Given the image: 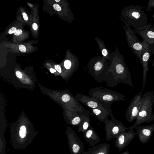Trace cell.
<instances>
[{"label":"cell","mask_w":154,"mask_h":154,"mask_svg":"<svg viewBox=\"0 0 154 154\" xmlns=\"http://www.w3.org/2000/svg\"><path fill=\"white\" fill-rule=\"evenodd\" d=\"M56 69L59 73H61L62 72L60 66L57 65H55L54 66Z\"/></svg>","instance_id":"obj_31"},{"label":"cell","mask_w":154,"mask_h":154,"mask_svg":"<svg viewBox=\"0 0 154 154\" xmlns=\"http://www.w3.org/2000/svg\"><path fill=\"white\" fill-rule=\"evenodd\" d=\"M88 73L97 82L105 81L109 69V62L103 56H99L92 58L87 66Z\"/></svg>","instance_id":"obj_5"},{"label":"cell","mask_w":154,"mask_h":154,"mask_svg":"<svg viewBox=\"0 0 154 154\" xmlns=\"http://www.w3.org/2000/svg\"><path fill=\"white\" fill-rule=\"evenodd\" d=\"M66 135L70 154H82L85 146L75 131L70 127H67Z\"/></svg>","instance_id":"obj_9"},{"label":"cell","mask_w":154,"mask_h":154,"mask_svg":"<svg viewBox=\"0 0 154 154\" xmlns=\"http://www.w3.org/2000/svg\"><path fill=\"white\" fill-rule=\"evenodd\" d=\"M83 133L85 140L88 143L89 145L91 146H95L100 140V138L91 125Z\"/></svg>","instance_id":"obj_19"},{"label":"cell","mask_w":154,"mask_h":154,"mask_svg":"<svg viewBox=\"0 0 154 154\" xmlns=\"http://www.w3.org/2000/svg\"><path fill=\"white\" fill-rule=\"evenodd\" d=\"M106 133V139L109 141L116 138L120 134L129 129L122 123L116 119L113 116L110 120H107L104 122Z\"/></svg>","instance_id":"obj_8"},{"label":"cell","mask_w":154,"mask_h":154,"mask_svg":"<svg viewBox=\"0 0 154 154\" xmlns=\"http://www.w3.org/2000/svg\"><path fill=\"white\" fill-rule=\"evenodd\" d=\"M143 7L139 5H131L124 8L120 13L121 17L134 29L147 24V15Z\"/></svg>","instance_id":"obj_4"},{"label":"cell","mask_w":154,"mask_h":154,"mask_svg":"<svg viewBox=\"0 0 154 154\" xmlns=\"http://www.w3.org/2000/svg\"><path fill=\"white\" fill-rule=\"evenodd\" d=\"M90 113H87L84 116L81 124L79 126L78 132L85 131L91 125L90 123Z\"/></svg>","instance_id":"obj_23"},{"label":"cell","mask_w":154,"mask_h":154,"mask_svg":"<svg viewBox=\"0 0 154 154\" xmlns=\"http://www.w3.org/2000/svg\"><path fill=\"white\" fill-rule=\"evenodd\" d=\"M135 33H137L140 35L149 44L154 42V28L150 24H147L145 25L138 28L134 29Z\"/></svg>","instance_id":"obj_15"},{"label":"cell","mask_w":154,"mask_h":154,"mask_svg":"<svg viewBox=\"0 0 154 154\" xmlns=\"http://www.w3.org/2000/svg\"><path fill=\"white\" fill-rule=\"evenodd\" d=\"M53 7L55 10L57 11H60L61 10V7L57 4H54L53 5Z\"/></svg>","instance_id":"obj_28"},{"label":"cell","mask_w":154,"mask_h":154,"mask_svg":"<svg viewBox=\"0 0 154 154\" xmlns=\"http://www.w3.org/2000/svg\"><path fill=\"white\" fill-rule=\"evenodd\" d=\"M88 94L91 97L106 103L128 100L125 98L126 97L124 95L107 88L94 87L89 90Z\"/></svg>","instance_id":"obj_6"},{"label":"cell","mask_w":154,"mask_h":154,"mask_svg":"<svg viewBox=\"0 0 154 154\" xmlns=\"http://www.w3.org/2000/svg\"><path fill=\"white\" fill-rule=\"evenodd\" d=\"M12 145L17 149H23L29 145L38 134L30 126L24 125L14 127L10 131Z\"/></svg>","instance_id":"obj_2"},{"label":"cell","mask_w":154,"mask_h":154,"mask_svg":"<svg viewBox=\"0 0 154 154\" xmlns=\"http://www.w3.org/2000/svg\"><path fill=\"white\" fill-rule=\"evenodd\" d=\"M61 99L63 102L66 103L68 104L69 110L79 112L87 110L80 104L76 98L70 92L63 94Z\"/></svg>","instance_id":"obj_16"},{"label":"cell","mask_w":154,"mask_h":154,"mask_svg":"<svg viewBox=\"0 0 154 154\" xmlns=\"http://www.w3.org/2000/svg\"><path fill=\"white\" fill-rule=\"evenodd\" d=\"M19 50L22 52L24 53L26 51V48L25 46L22 45H19Z\"/></svg>","instance_id":"obj_27"},{"label":"cell","mask_w":154,"mask_h":154,"mask_svg":"<svg viewBox=\"0 0 154 154\" xmlns=\"http://www.w3.org/2000/svg\"><path fill=\"white\" fill-rule=\"evenodd\" d=\"M110 150V145L104 143L89 148L87 151H84L82 154H109Z\"/></svg>","instance_id":"obj_21"},{"label":"cell","mask_w":154,"mask_h":154,"mask_svg":"<svg viewBox=\"0 0 154 154\" xmlns=\"http://www.w3.org/2000/svg\"><path fill=\"white\" fill-rule=\"evenodd\" d=\"M75 97L79 102L89 108H111L112 103H106L96 98L78 93H76Z\"/></svg>","instance_id":"obj_11"},{"label":"cell","mask_w":154,"mask_h":154,"mask_svg":"<svg viewBox=\"0 0 154 154\" xmlns=\"http://www.w3.org/2000/svg\"><path fill=\"white\" fill-rule=\"evenodd\" d=\"M55 1L56 2H60V0H55Z\"/></svg>","instance_id":"obj_38"},{"label":"cell","mask_w":154,"mask_h":154,"mask_svg":"<svg viewBox=\"0 0 154 154\" xmlns=\"http://www.w3.org/2000/svg\"><path fill=\"white\" fill-rule=\"evenodd\" d=\"M79 66L78 58L76 55L71 53H70L69 59L66 60L64 62V67L66 69L69 70L70 76L76 70Z\"/></svg>","instance_id":"obj_20"},{"label":"cell","mask_w":154,"mask_h":154,"mask_svg":"<svg viewBox=\"0 0 154 154\" xmlns=\"http://www.w3.org/2000/svg\"><path fill=\"white\" fill-rule=\"evenodd\" d=\"M153 27L154 28V14L153 15Z\"/></svg>","instance_id":"obj_37"},{"label":"cell","mask_w":154,"mask_h":154,"mask_svg":"<svg viewBox=\"0 0 154 154\" xmlns=\"http://www.w3.org/2000/svg\"><path fill=\"white\" fill-rule=\"evenodd\" d=\"M22 14L24 20L26 21L27 20H28V17L26 14L23 12V13Z\"/></svg>","instance_id":"obj_33"},{"label":"cell","mask_w":154,"mask_h":154,"mask_svg":"<svg viewBox=\"0 0 154 154\" xmlns=\"http://www.w3.org/2000/svg\"><path fill=\"white\" fill-rule=\"evenodd\" d=\"M120 154H130V152L128 151H126Z\"/></svg>","instance_id":"obj_36"},{"label":"cell","mask_w":154,"mask_h":154,"mask_svg":"<svg viewBox=\"0 0 154 154\" xmlns=\"http://www.w3.org/2000/svg\"><path fill=\"white\" fill-rule=\"evenodd\" d=\"M135 128L140 143L144 144L147 143L151 138L154 131V124L137 126Z\"/></svg>","instance_id":"obj_14"},{"label":"cell","mask_w":154,"mask_h":154,"mask_svg":"<svg viewBox=\"0 0 154 154\" xmlns=\"http://www.w3.org/2000/svg\"><path fill=\"white\" fill-rule=\"evenodd\" d=\"M153 7L154 9V0H149L146 6V11H152L151 8Z\"/></svg>","instance_id":"obj_25"},{"label":"cell","mask_w":154,"mask_h":154,"mask_svg":"<svg viewBox=\"0 0 154 154\" xmlns=\"http://www.w3.org/2000/svg\"><path fill=\"white\" fill-rule=\"evenodd\" d=\"M33 29L34 30H36L38 29V26L36 23H34L32 25Z\"/></svg>","instance_id":"obj_34"},{"label":"cell","mask_w":154,"mask_h":154,"mask_svg":"<svg viewBox=\"0 0 154 154\" xmlns=\"http://www.w3.org/2000/svg\"><path fill=\"white\" fill-rule=\"evenodd\" d=\"M17 30V29L15 27H12L8 31L9 34H11L14 33Z\"/></svg>","instance_id":"obj_29"},{"label":"cell","mask_w":154,"mask_h":154,"mask_svg":"<svg viewBox=\"0 0 154 154\" xmlns=\"http://www.w3.org/2000/svg\"><path fill=\"white\" fill-rule=\"evenodd\" d=\"M6 142L4 134L0 135V154H5Z\"/></svg>","instance_id":"obj_24"},{"label":"cell","mask_w":154,"mask_h":154,"mask_svg":"<svg viewBox=\"0 0 154 154\" xmlns=\"http://www.w3.org/2000/svg\"><path fill=\"white\" fill-rule=\"evenodd\" d=\"M154 103V92H146L142 95L140 100V106L139 112L134 123L128 128L129 130L134 129L144 122L148 123L154 121V115L152 108Z\"/></svg>","instance_id":"obj_3"},{"label":"cell","mask_w":154,"mask_h":154,"mask_svg":"<svg viewBox=\"0 0 154 154\" xmlns=\"http://www.w3.org/2000/svg\"><path fill=\"white\" fill-rule=\"evenodd\" d=\"M149 47L151 52L154 55L153 60L152 63V66H154V42L151 44H149Z\"/></svg>","instance_id":"obj_26"},{"label":"cell","mask_w":154,"mask_h":154,"mask_svg":"<svg viewBox=\"0 0 154 154\" xmlns=\"http://www.w3.org/2000/svg\"><path fill=\"white\" fill-rule=\"evenodd\" d=\"M22 33V31L21 29H18L14 33V34L16 36L19 35L21 34Z\"/></svg>","instance_id":"obj_30"},{"label":"cell","mask_w":154,"mask_h":154,"mask_svg":"<svg viewBox=\"0 0 154 154\" xmlns=\"http://www.w3.org/2000/svg\"><path fill=\"white\" fill-rule=\"evenodd\" d=\"M137 134L133 131L128 130L119 135L116 138L115 146L120 152L132 140Z\"/></svg>","instance_id":"obj_13"},{"label":"cell","mask_w":154,"mask_h":154,"mask_svg":"<svg viewBox=\"0 0 154 154\" xmlns=\"http://www.w3.org/2000/svg\"><path fill=\"white\" fill-rule=\"evenodd\" d=\"M142 92H139L133 97L127 109L125 118L129 123L137 119L140 107Z\"/></svg>","instance_id":"obj_10"},{"label":"cell","mask_w":154,"mask_h":154,"mask_svg":"<svg viewBox=\"0 0 154 154\" xmlns=\"http://www.w3.org/2000/svg\"><path fill=\"white\" fill-rule=\"evenodd\" d=\"M90 113V112L87 110L79 112L69 110L67 123L73 126H79L82 123L84 116Z\"/></svg>","instance_id":"obj_17"},{"label":"cell","mask_w":154,"mask_h":154,"mask_svg":"<svg viewBox=\"0 0 154 154\" xmlns=\"http://www.w3.org/2000/svg\"><path fill=\"white\" fill-rule=\"evenodd\" d=\"M91 112L90 115L94 116L99 121L104 122L109 116H113L111 108H90Z\"/></svg>","instance_id":"obj_18"},{"label":"cell","mask_w":154,"mask_h":154,"mask_svg":"<svg viewBox=\"0 0 154 154\" xmlns=\"http://www.w3.org/2000/svg\"><path fill=\"white\" fill-rule=\"evenodd\" d=\"M95 39L99 47L102 56L109 61L110 59L111 53L106 47L103 41L98 37H96Z\"/></svg>","instance_id":"obj_22"},{"label":"cell","mask_w":154,"mask_h":154,"mask_svg":"<svg viewBox=\"0 0 154 154\" xmlns=\"http://www.w3.org/2000/svg\"><path fill=\"white\" fill-rule=\"evenodd\" d=\"M120 20L125 24L124 25L121 23L125 30L128 46L140 61L141 52L143 47V42L140 41L136 35L134 30L121 17Z\"/></svg>","instance_id":"obj_7"},{"label":"cell","mask_w":154,"mask_h":154,"mask_svg":"<svg viewBox=\"0 0 154 154\" xmlns=\"http://www.w3.org/2000/svg\"><path fill=\"white\" fill-rule=\"evenodd\" d=\"M109 61V69L105 82L108 87H114L121 83L134 88L130 71L116 46L115 51L111 53Z\"/></svg>","instance_id":"obj_1"},{"label":"cell","mask_w":154,"mask_h":154,"mask_svg":"<svg viewBox=\"0 0 154 154\" xmlns=\"http://www.w3.org/2000/svg\"><path fill=\"white\" fill-rule=\"evenodd\" d=\"M143 47L141 52V60L140 62L143 67V82L142 91H143L145 87L147 79V74L149 68L148 62L151 55V51L149 44L143 40Z\"/></svg>","instance_id":"obj_12"},{"label":"cell","mask_w":154,"mask_h":154,"mask_svg":"<svg viewBox=\"0 0 154 154\" xmlns=\"http://www.w3.org/2000/svg\"><path fill=\"white\" fill-rule=\"evenodd\" d=\"M16 76L19 78H21L22 77V74L19 71H17L16 72Z\"/></svg>","instance_id":"obj_32"},{"label":"cell","mask_w":154,"mask_h":154,"mask_svg":"<svg viewBox=\"0 0 154 154\" xmlns=\"http://www.w3.org/2000/svg\"><path fill=\"white\" fill-rule=\"evenodd\" d=\"M50 71L52 73H53L55 72L56 71V70H55V69H54L51 68L50 69Z\"/></svg>","instance_id":"obj_35"}]
</instances>
